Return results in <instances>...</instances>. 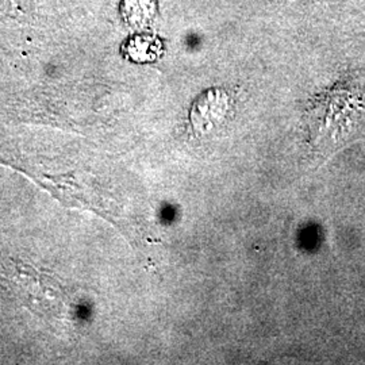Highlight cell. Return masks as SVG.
Segmentation results:
<instances>
[{
    "mask_svg": "<svg viewBox=\"0 0 365 365\" xmlns=\"http://www.w3.org/2000/svg\"><path fill=\"white\" fill-rule=\"evenodd\" d=\"M230 98L221 88L203 92L191 108V125L197 134H207L220 128L229 115Z\"/></svg>",
    "mask_w": 365,
    "mask_h": 365,
    "instance_id": "1",
    "label": "cell"
},
{
    "mask_svg": "<svg viewBox=\"0 0 365 365\" xmlns=\"http://www.w3.org/2000/svg\"><path fill=\"white\" fill-rule=\"evenodd\" d=\"M153 0H125L122 13L129 24L134 26H141L153 18Z\"/></svg>",
    "mask_w": 365,
    "mask_h": 365,
    "instance_id": "2",
    "label": "cell"
},
{
    "mask_svg": "<svg viewBox=\"0 0 365 365\" xmlns=\"http://www.w3.org/2000/svg\"><path fill=\"white\" fill-rule=\"evenodd\" d=\"M130 43L129 56L134 61H138V63L153 61L158 54V45H155L152 39L140 38L138 41L133 39Z\"/></svg>",
    "mask_w": 365,
    "mask_h": 365,
    "instance_id": "3",
    "label": "cell"
}]
</instances>
